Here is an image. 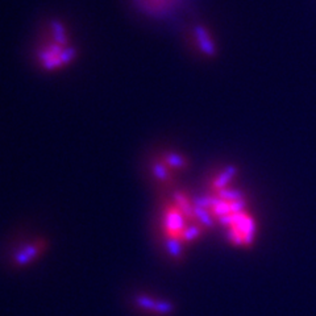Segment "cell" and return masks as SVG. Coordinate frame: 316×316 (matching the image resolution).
I'll return each mask as SVG.
<instances>
[{
	"label": "cell",
	"instance_id": "cell-1",
	"mask_svg": "<svg viewBox=\"0 0 316 316\" xmlns=\"http://www.w3.org/2000/svg\"><path fill=\"white\" fill-rule=\"evenodd\" d=\"M233 169L212 178L208 194L198 199L211 225H220L227 240L236 248L252 247L257 236V223L241 190L232 186Z\"/></svg>",
	"mask_w": 316,
	"mask_h": 316
},
{
	"label": "cell",
	"instance_id": "cell-2",
	"mask_svg": "<svg viewBox=\"0 0 316 316\" xmlns=\"http://www.w3.org/2000/svg\"><path fill=\"white\" fill-rule=\"evenodd\" d=\"M211 227L198 199L186 193H175L162 209L161 232L169 253L179 256L186 245L199 240Z\"/></svg>",
	"mask_w": 316,
	"mask_h": 316
},
{
	"label": "cell",
	"instance_id": "cell-3",
	"mask_svg": "<svg viewBox=\"0 0 316 316\" xmlns=\"http://www.w3.org/2000/svg\"><path fill=\"white\" fill-rule=\"evenodd\" d=\"M75 50L63 28L53 24L49 35L41 40L37 49V62L45 71H58L74 61Z\"/></svg>",
	"mask_w": 316,
	"mask_h": 316
},
{
	"label": "cell",
	"instance_id": "cell-4",
	"mask_svg": "<svg viewBox=\"0 0 316 316\" xmlns=\"http://www.w3.org/2000/svg\"><path fill=\"white\" fill-rule=\"evenodd\" d=\"M187 160L179 153H164L153 165V175L161 183H169L179 171L187 168Z\"/></svg>",
	"mask_w": 316,
	"mask_h": 316
},
{
	"label": "cell",
	"instance_id": "cell-5",
	"mask_svg": "<svg viewBox=\"0 0 316 316\" xmlns=\"http://www.w3.org/2000/svg\"><path fill=\"white\" fill-rule=\"evenodd\" d=\"M137 304L140 308L153 315H168L173 308V306L168 302H161V300L152 299L149 297H140L137 299Z\"/></svg>",
	"mask_w": 316,
	"mask_h": 316
},
{
	"label": "cell",
	"instance_id": "cell-6",
	"mask_svg": "<svg viewBox=\"0 0 316 316\" xmlns=\"http://www.w3.org/2000/svg\"><path fill=\"white\" fill-rule=\"evenodd\" d=\"M44 241H36V243H32V245H27L24 249H21L16 254L15 262L20 266L33 262L44 252Z\"/></svg>",
	"mask_w": 316,
	"mask_h": 316
}]
</instances>
